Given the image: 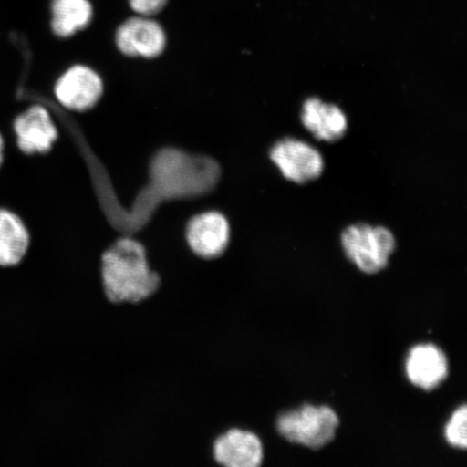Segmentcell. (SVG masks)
I'll use <instances>...</instances> for the list:
<instances>
[{"label": "cell", "mask_w": 467, "mask_h": 467, "mask_svg": "<svg viewBox=\"0 0 467 467\" xmlns=\"http://www.w3.org/2000/svg\"><path fill=\"white\" fill-rule=\"evenodd\" d=\"M467 407L462 405L452 413L445 428V437L449 445L463 449L467 447Z\"/></svg>", "instance_id": "14"}, {"label": "cell", "mask_w": 467, "mask_h": 467, "mask_svg": "<svg viewBox=\"0 0 467 467\" xmlns=\"http://www.w3.org/2000/svg\"><path fill=\"white\" fill-rule=\"evenodd\" d=\"M302 122L318 140L337 141L347 131L348 121L340 108L313 98L303 105Z\"/></svg>", "instance_id": "11"}, {"label": "cell", "mask_w": 467, "mask_h": 467, "mask_svg": "<svg viewBox=\"0 0 467 467\" xmlns=\"http://www.w3.org/2000/svg\"><path fill=\"white\" fill-rule=\"evenodd\" d=\"M31 234L25 220L8 209H0V267L19 265L26 258Z\"/></svg>", "instance_id": "12"}, {"label": "cell", "mask_w": 467, "mask_h": 467, "mask_svg": "<svg viewBox=\"0 0 467 467\" xmlns=\"http://www.w3.org/2000/svg\"><path fill=\"white\" fill-rule=\"evenodd\" d=\"M338 424L340 420L334 409L306 404L283 413L276 426L285 441L319 449L335 440Z\"/></svg>", "instance_id": "2"}, {"label": "cell", "mask_w": 467, "mask_h": 467, "mask_svg": "<svg viewBox=\"0 0 467 467\" xmlns=\"http://www.w3.org/2000/svg\"><path fill=\"white\" fill-rule=\"evenodd\" d=\"M271 160L285 179L306 183L319 177L324 169L323 157L318 150L296 139H285L271 150Z\"/></svg>", "instance_id": "9"}, {"label": "cell", "mask_w": 467, "mask_h": 467, "mask_svg": "<svg viewBox=\"0 0 467 467\" xmlns=\"http://www.w3.org/2000/svg\"><path fill=\"white\" fill-rule=\"evenodd\" d=\"M101 278L109 302L138 303L149 299L161 285L151 270L144 244L131 235H120L101 255Z\"/></svg>", "instance_id": "1"}, {"label": "cell", "mask_w": 467, "mask_h": 467, "mask_svg": "<svg viewBox=\"0 0 467 467\" xmlns=\"http://www.w3.org/2000/svg\"><path fill=\"white\" fill-rule=\"evenodd\" d=\"M213 455L221 467H259L265 460V448L254 431L231 428L215 438Z\"/></svg>", "instance_id": "8"}, {"label": "cell", "mask_w": 467, "mask_h": 467, "mask_svg": "<svg viewBox=\"0 0 467 467\" xmlns=\"http://www.w3.org/2000/svg\"><path fill=\"white\" fill-rule=\"evenodd\" d=\"M138 16H154L166 7L168 0H128Z\"/></svg>", "instance_id": "15"}, {"label": "cell", "mask_w": 467, "mask_h": 467, "mask_svg": "<svg viewBox=\"0 0 467 467\" xmlns=\"http://www.w3.org/2000/svg\"><path fill=\"white\" fill-rule=\"evenodd\" d=\"M92 19L89 0H52L51 29L58 38L73 37L89 26Z\"/></svg>", "instance_id": "13"}, {"label": "cell", "mask_w": 467, "mask_h": 467, "mask_svg": "<svg viewBox=\"0 0 467 467\" xmlns=\"http://www.w3.org/2000/svg\"><path fill=\"white\" fill-rule=\"evenodd\" d=\"M341 242L348 260L368 275L384 270L396 247L392 232L387 227L369 224L348 226L342 234Z\"/></svg>", "instance_id": "3"}, {"label": "cell", "mask_w": 467, "mask_h": 467, "mask_svg": "<svg viewBox=\"0 0 467 467\" xmlns=\"http://www.w3.org/2000/svg\"><path fill=\"white\" fill-rule=\"evenodd\" d=\"M167 43L165 29L151 16L130 17L115 33L116 48L128 58L156 60L165 54Z\"/></svg>", "instance_id": "6"}, {"label": "cell", "mask_w": 467, "mask_h": 467, "mask_svg": "<svg viewBox=\"0 0 467 467\" xmlns=\"http://www.w3.org/2000/svg\"><path fill=\"white\" fill-rule=\"evenodd\" d=\"M104 92L101 74L85 63H75L64 69L54 85L57 101L75 113H87L96 108Z\"/></svg>", "instance_id": "4"}, {"label": "cell", "mask_w": 467, "mask_h": 467, "mask_svg": "<svg viewBox=\"0 0 467 467\" xmlns=\"http://www.w3.org/2000/svg\"><path fill=\"white\" fill-rule=\"evenodd\" d=\"M448 372L447 356L434 344H419L409 350L406 373L414 387L434 389L447 378Z\"/></svg>", "instance_id": "10"}, {"label": "cell", "mask_w": 467, "mask_h": 467, "mask_svg": "<svg viewBox=\"0 0 467 467\" xmlns=\"http://www.w3.org/2000/svg\"><path fill=\"white\" fill-rule=\"evenodd\" d=\"M4 149H5L4 139L2 137V134H0V166H2V163L4 161Z\"/></svg>", "instance_id": "16"}, {"label": "cell", "mask_w": 467, "mask_h": 467, "mask_svg": "<svg viewBox=\"0 0 467 467\" xmlns=\"http://www.w3.org/2000/svg\"><path fill=\"white\" fill-rule=\"evenodd\" d=\"M17 148L26 155L48 154L60 139L50 110L44 105H33L14 121Z\"/></svg>", "instance_id": "7"}, {"label": "cell", "mask_w": 467, "mask_h": 467, "mask_svg": "<svg viewBox=\"0 0 467 467\" xmlns=\"http://www.w3.org/2000/svg\"><path fill=\"white\" fill-rule=\"evenodd\" d=\"M231 236L230 220L219 210H202L186 222V244L192 254L203 260H214L223 255L229 248Z\"/></svg>", "instance_id": "5"}]
</instances>
